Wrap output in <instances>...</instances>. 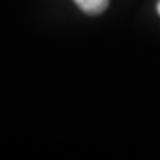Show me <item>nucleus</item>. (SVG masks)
Wrapping results in <instances>:
<instances>
[{
    "instance_id": "obj_2",
    "label": "nucleus",
    "mask_w": 160,
    "mask_h": 160,
    "mask_svg": "<svg viewBox=\"0 0 160 160\" xmlns=\"http://www.w3.org/2000/svg\"><path fill=\"white\" fill-rule=\"evenodd\" d=\"M157 12H159V15H160V0H159V3H157Z\"/></svg>"
},
{
    "instance_id": "obj_1",
    "label": "nucleus",
    "mask_w": 160,
    "mask_h": 160,
    "mask_svg": "<svg viewBox=\"0 0 160 160\" xmlns=\"http://www.w3.org/2000/svg\"><path fill=\"white\" fill-rule=\"evenodd\" d=\"M74 2L83 12L89 15H98L107 9L110 0H74Z\"/></svg>"
}]
</instances>
